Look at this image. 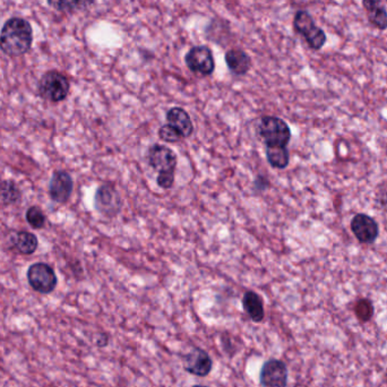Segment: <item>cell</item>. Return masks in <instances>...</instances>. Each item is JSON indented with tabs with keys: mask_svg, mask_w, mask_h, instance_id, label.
<instances>
[{
	"mask_svg": "<svg viewBox=\"0 0 387 387\" xmlns=\"http://www.w3.org/2000/svg\"><path fill=\"white\" fill-rule=\"evenodd\" d=\"M32 42V27L24 18H10L0 31V50L8 56L17 57L27 54L31 49Z\"/></svg>",
	"mask_w": 387,
	"mask_h": 387,
	"instance_id": "cell-1",
	"label": "cell"
},
{
	"mask_svg": "<svg viewBox=\"0 0 387 387\" xmlns=\"http://www.w3.org/2000/svg\"><path fill=\"white\" fill-rule=\"evenodd\" d=\"M146 158L149 167H152V169L158 173L156 182L159 187H161L162 189L173 188L176 178L175 175H176L177 162H178L176 152L167 145L153 144L147 149Z\"/></svg>",
	"mask_w": 387,
	"mask_h": 387,
	"instance_id": "cell-2",
	"label": "cell"
},
{
	"mask_svg": "<svg viewBox=\"0 0 387 387\" xmlns=\"http://www.w3.org/2000/svg\"><path fill=\"white\" fill-rule=\"evenodd\" d=\"M257 134L266 146L282 147H286L292 136L289 125L275 116H263L257 124Z\"/></svg>",
	"mask_w": 387,
	"mask_h": 387,
	"instance_id": "cell-3",
	"label": "cell"
},
{
	"mask_svg": "<svg viewBox=\"0 0 387 387\" xmlns=\"http://www.w3.org/2000/svg\"><path fill=\"white\" fill-rule=\"evenodd\" d=\"M295 31L304 36L313 50H321L328 41L326 33L316 25L314 18L307 10H298L293 18Z\"/></svg>",
	"mask_w": 387,
	"mask_h": 387,
	"instance_id": "cell-4",
	"label": "cell"
},
{
	"mask_svg": "<svg viewBox=\"0 0 387 387\" xmlns=\"http://www.w3.org/2000/svg\"><path fill=\"white\" fill-rule=\"evenodd\" d=\"M71 83L65 75L57 71H50L42 76L39 82V93L41 98L48 101H64L68 96Z\"/></svg>",
	"mask_w": 387,
	"mask_h": 387,
	"instance_id": "cell-5",
	"label": "cell"
},
{
	"mask_svg": "<svg viewBox=\"0 0 387 387\" xmlns=\"http://www.w3.org/2000/svg\"><path fill=\"white\" fill-rule=\"evenodd\" d=\"M94 207L105 218H116L122 211V203L120 194L112 184H102L94 195Z\"/></svg>",
	"mask_w": 387,
	"mask_h": 387,
	"instance_id": "cell-6",
	"label": "cell"
},
{
	"mask_svg": "<svg viewBox=\"0 0 387 387\" xmlns=\"http://www.w3.org/2000/svg\"><path fill=\"white\" fill-rule=\"evenodd\" d=\"M27 280L32 289L42 295H48L54 291L57 286V275L54 268L45 263H36L31 265L27 271Z\"/></svg>",
	"mask_w": 387,
	"mask_h": 387,
	"instance_id": "cell-7",
	"label": "cell"
},
{
	"mask_svg": "<svg viewBox=\"0 0 387 387\" xmlns=\"http://www.w3.org/2000/svg\"><path fill=\"white\" fill-rule=\"evenodd\" d=\"M185 63L188 69L195 74L210 76L214 73V57L211 49L205 45H196L189 49L185 56Z\"/></svg>",
	"mask_w": 387,
	"mask_h": 387,
	"instance_id": "cell-8",
	"label": "cell"
},
{
	"mask_svg": "<svg viewBox=\"0 0 387 387\" xmlns=\"http://www.w3.org/2000/svg\"><path fill=\"white\" fill-rule=\"evenodd\" d=\"M263 387H286L288 370L286 363L279 359H270L263 365L259 374Z\"/></svg>",
	"mask_w": 387,
	"mask_h": 387,
	"instance_id": "cell-9",
	"label": "cell"
},
{
	"mask_svg": "<svg viewBox=\"0 0 387 387\" xmlns=\"http://www.w3.org/2000/svg\"><path fill=\"white\" fill-rule=\"evenodd\" d=\"M352 233L361 244H372L379 235V224L367 214L356 215L351 221Z\"/></svg>",
	"mask_w": 387,
	"mask_h": 387,
	"instance_id": "cell-10",
	"label": "cell"
},
{
	"mask_svg": "<svg viewBox=\"0 0 387 387\" xmlns=\"http://www.w3.org/2000/svg\"><path fill=\"white\" fill-rule=\"evenodd\" d=\"M213 361L207 352L196 348L184 356V370L197 377H206L211 372Z\"/></svg>",
	"mask_w": 387,
	"mask_h": 387,
	"instance_id": "cell-11",
	"label": "cell"
},
{
	"mask_svg": "<svg viewBox=\"0 0 387 387\" xmlns=\"http://www.w3.org/2000/svg\"><path fill=\"white\" fill-rule=\"evenodd\" d=\"M73 188L74 185H73L72 176L63 170L56 171L51 177L50 186H49L51 200L58 204H65L72 196Z\"/></svg>",
	"mask_w": 387,
	"mask_h": 387,
	"instance_id": "cell-12",
	"label": "cell"
},
{
	"mask_svg": "<svg viewBox=\"0 0 387 387\" xmlns=\"http://www.w3.org/2000/svg\"><path fill=\"white\" fill-rule=\"evenodd\" d=\"M167 122L169 125L180 133L182 138H191L194 133V125L189 113L182 107H173L167 112Z\"/></svg>",
	"mask_w": 387,
	"mask_h": 387,
	"instance_id": "cell-13",
	"label": "cell"
},
{
	"mask_svg": "<svg viewBox=\"0 0 387 387\" xmlns=\"http://www.w3.org/2000/svg\"><path fill=\"white\" fill-rule=\"evenodd\" d=\"M226 64L235 76H244L249 72L251 59L242 49H231L226 54Z\"/></svg>",
	"mask_w": 387,
	"mask_h": 387,
	"instance_id": "cell-14",
	"label": "cell"
},
{
	"mask_svg": "<svg viewBox=\"0 0 387 387\" xmlns=\"http://www.w3.org/2000/svg\"><path fill=\"white\" fill-rule=\"evenodd\" d=\"M363 6L370 24L379 30H386L387 10L381 0H363Z\"/></svg>",
	"mask_w": 387,
	"mask_h": 387,
	"instance_id": "cell-15",
	"label": "cell"
},
{
	"mask_svg": "<svg viewBox=\"0 0 387 387\" xmlns=\"http://www.w3.org/2000/svg\"><path fill=\"white\" fill-rule=\"evenodd\" d=\"M242 307L249 319L255 323H261L264 321L265 317V310H264V302L258 293L255 291L244 292L242 297Z\"/></svg>",
	"mask_w": 387,
	"mask_h": 387,
	"instance_id": "cell-16",
	"label": "cell"
},
{
	"mask_svg": "<svg viewBox=\"0 0 387 387\" xmlns=\"http://www.w3.org/2000/svg\"><path fill=\"white\" fill-rule=\"evenodd\" d=\"M266 159L272 168L286 169L289 166L290 154L286 147L282 146H266Z\"/></svg>",
	"mask_w": 387,
	"mask_h": 387,
	"instance_id": "cell-17",
	"label": "cell"
},
{
	"mask_svg": "<svg viewBox=\"0 0 387 387\" xmlns=\"http://www.w3.org/2000/svg\"><path fill=\"white\" fill-rule=\"evenodd\" d=\"M15 248L21 254L31 255L38 248V238L33 233L20 231L16 235Z\"/></svg>",
	"mask_w": 387,
	"mask_h": 387,
	"instance_id": "cell-18",
	"label": "cell"
},
{
	"mask_svg": "<svg viewBox=\"0 0 387 387\" xmlns=\"http://www.w3.org/2000/svg\"><path fill=\"white\" fill-rule=\"evenodd\" d=\"M48 5L59 12H73L91 6L94 0H47Z\"/></svg>",
	"mask_w": 387,
	"mask_h": 387,
	"instance_id": "cell-19",
	"label": "cell"
},
{
	"mask_svg": "<svg viewBox=\"0 0 387 387\" xmlns=\"http://www.w3.org/2000/svg\"><path fill=\"white\" fill-rule=\"evenodd\" d=\"M21 197V191L13 182H0V203L13 204L17 202Z\"/></svg>",
	"mask_w": 387,
	"mask_h": 387,
	"instance_id": "cell-20",
	"label": "cell"
},
{
	"mask_svg": "<svg viewBox=\"0 0 387 387\" xmlns=\"http://www.w3.org/2000/svg\"><path fill=\"white\" fill-rule=\"evenodd\" d=\"M27 220L34 229H42L45 224V215L38 206H32L27 212Z\"/></svg>",
	"mask_w": 387,
	"mask_h": 387,
	"instance_id": "cell-21",
	"label": "cell"
},
{
	"mask_svg": "<svg viewBox=\"0 0 387 387\" xmlns=\"http://www.w3.org/2000/svg\"><path fill=\"white\" fill-rule=\"evenodd\" d=\"M158 134L159 138L163 140V142H167V143H177V142H180L182 140L180 133L176 129H173V126L169 125V124L161 126L159 129Z\"/></svg>",
	"mask_w": 387,
	"mask_h": 387,
	"instance_id": "cell-22",
	"label": "cell"
},
{
	"mask_svg": "<svg viewBox=\"0 0 387 387\" xmlns=\"http://www.w3.org/2000/svg\"><path fill=\"white\" fill-rule=\"evenodd\" d=\"M355 310L358 319H360L361 322H367V321L372 319L374 307H372V301L361 299L356 305Z\"/></svg>",
	"mask_w": 387,
	"mask_h": 387,
	"instance_id": "cell-23",
	"label": "cell"
},
{
	"mask_svg": "<svg viewBox=\"0 0 387 387\" xmlns=\"http://www.w3.org/2000/svg\"><path fill=\"white\" fill-rule=\"evenodd\" d=\"M270 185H271V184H270V180H268V177L258 175V176L255 178V180H254V191H257V193H263V191H265L266 189L270 187Z\"/></svg>",
	"mask_w": 387,
	"mask_h": 387,
	"instance_id": "cell-24",
	"label": "cell"
},
{
	"mask_svg": "<svg viewBox=\"0 0 387 387\" xmlns=\"http://www.w3.org/2000/svg\"><path fill=\"white\" fill-rule=\"evenodd\" d=\"M376 200L381 209L387 212V185L381 186L379 193L376 194Z\"/></svg>",
	"mask_w": 387,
	"mask_h": 387,
	"instance_id": "cell-25",
	"label": "cell"
},
{
	"mask_svg": "<svg viewBox=\"0 0 387 387\" xmlns=\"http://www.w3.org/2000/svg\"><path fill=\"white\" fill-rule=\"evenodd\" d=\"M108 343H109V337L105 333L100 334L96 341V346H98V348L107 346Z\"/></svg>",
	"mask_w": 387,
	"mask_h": 387,
	"instance_id": "cell-26",
	"label": "cell"
},
{
	"mask_svg": "<svg viewBox=\"0 0 387 387\" xmlns=\"http://www.w3.org/2000/svg\"><path fill=\"white\" fill-rule=\"evenodd\" d=\"M292 387H308V386H306V385H304V384H295Z\"/></svg>",
	"mask_w": 387,
	"mask_h": 387,
	"instance_id": "cell-27",
	"label": "cell"
},
{
	"mask_svg": "<svg viewBox=\"0 0 387 387\" xmlns=\"http://www.w3.org/2000/svg\"><path fill=\"white\" fill-rule=\"evenodd\" d=\"M191 387H210V386H204V385H194V386Z\"/></svg>",
	"mask_w": 387,
	"mask_h": 387,
	"instance_id": "cell-28",
	"label": "cell"
},
{
	"mask_svg": "<svg viewBox=\"0 0 387 387\" xmlns=\"http://www.w3.org/2000/svg\"><path fill=\"white\" fill-rule=\"evenodd\" d=\"M386 1H387V0H386Z\"/></svg>",
	"mask_w": 387,
	"mask_h": 387,
	"instance_id": "cell-29",
	"label": "cell"
}]
</instances>
